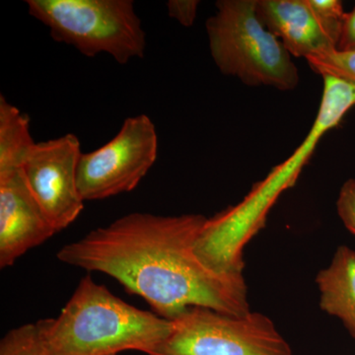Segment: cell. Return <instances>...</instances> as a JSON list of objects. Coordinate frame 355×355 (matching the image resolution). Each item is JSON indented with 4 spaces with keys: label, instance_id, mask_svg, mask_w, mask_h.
I'll list each match as a JSON object with an SVG mask.
<instances>
[{
    "label": "cell",
    "instance_id": "obj_1",
    "mask_svg": "<svg viewBox=\"0 0 355 355\" xmlns=\"http://www.w3.org/2000/svg\"><path fill=\"white\" fill-rule=\"evenodd\" d=\"M207 220L202 214L133 212L65 245L58 259L110 275L169 321L191 307L244 316L251 311L243 272L214 270L197 254Z\"/></svg>",
    "mask_w": 355,
    "mask_h": 355
},
{
    "label": "cell",
    "instance_id": "obj_2",
    "mask_svg": "<svg viewBox=\"0 0 355 355\" xmlns=\"http://www.w3.org/2000/svg\"><path fill=\"white\" fill-rule=\"evenodd\" d=\"M174 323L133 307L85 275L46 331L50 355H116L137 350L150 355Z\"/></svg>",
    "mask_w": 355,
    "mask_h": 355
},
{
    "label": "cell",
    "instance_id": "obj_3",
    "mask_svg": "<svg viewBox=\"0 0 355 355\" xmlns=\"http://www.w3.org/2000/svg\"><path fill=\"white\" fill-rule=\"evenodd\" d=\"M207 21L210 55L224 76L249 86L293 90L298 69L284 44L261 23L257 0H219Z\"/></svg>",
    "mask_w": 355,
    "mask_h": 355
},
{
    "label": "cell",
    "instance_id": "obj_4",
    "mask_svg": "<svg viewBox=\"0 0 355 355\" xmlns=\"http://www.w3.org/2000/svg\"><path fill=\"white\" fill-rule=\"evenodd\" d=\"M28 11L58 43L88 58L107 53L120 64L144 57L146 34L132 0H27Z\"/></svg>",
    "mask_w": 355,
    "mask_h": 355
},
{
    "label": "cell",
    "instance_id": "obj_5",
    "mask_svg": "<svg viewBox=\"0 0 355 355\" xmlns=\"http://www.w3.org/2000/svg\"><path fill=\"white\" fill-rule=\"evenodd\" d=\"M319 140L309 133L291 157L254 184L243 202L207 218L196 246L207 266L220 272H244V247L263 227L266 214L280 193L295 183Z\"/></svg>",
    "mask_w": 355,
    "mask_h": 355
},
{
    "label": "cell",
    "instance_id": "obj_6",
    "mask_svg": "<svg viewBox=\"0 0 355 355\" xmlns=\"http://www.w3.org/2000/svg\"><path fill=\"white\" fill-rule=\"evenodd\" d=\"M171 333L150 355H293L270 318L229 316L191 307L172 321Z\"/></svg>",
    "mask_w": 355,
    "mask_h": 355
},
{
    "label": "cell",
    "instance_id": "obj_7",
    "mask_svg": "<svg viewBox=\"0 0 355 355\" xmlns=\"http://www.w3.org/2000/svg\"><path fill=\"white\" fill-rule=\"evenodd\" d=\"M158 137L146 114L130 116L120 132L92 153L81 154L77 184L84 202L132 191L155 164Z\"/></svg>",
    "mask_w": 355,
    "mask_h": 355
},
{
    "label": "cell",
    "instance_id": "obj_8",
    "mask_svg": "<svg viewBox=\"0 0 355 355\" xmlns=\"http://www.w3.org/2000/svg\"><path fill=\"white\" fill-rule=\"evenodd\" d=\"M83 153L76 135L35 142L23 170L33 195L57 232L69 227L84 209L77 184Z\"/></svg>",
    "mask_w": 355,
    "mask_h": 355
},
{
    "label": "cell",
    "instance_id": "obj_9",
    "mask_svg": "<svg viewBox=\"0 0 355 355\" xmlns=\"http://www.w3.org/2000/svg\"><path fill=\"white\" fill-rule=\"evenodd\" d=\"M257 14L291 55L305 60L336 50L345 15L338 0H257Z\"/></svg>",
    "mask_w": 355,
    "mask_h": 355
},
{
    "label": "cell",
    "instance_id": "obj_10",
    "mask_svg": "<svg viewBox=\"0 0 355 355\" xmlns=\"http://www.w3.org/2000/svg\"><path fill=\"white\" fill-rule=\"evenodd\" d=\"M55 233L33 195L22 166H0V268L12 266Z\"/></svg>",
    "mask_w": 355,
    "mask_h": 355
},
{
    "label": "cell",
    "instance_id": "obj_11",
    "mask_svg": "<svg viewBox=\"0 0 355 355\" xmlns=\"http://www.w3.org/2000/svg\"><path fill=\"white\" fill-rule=\"evenodd\" d=\"M320 307L338 318L355 338V250L340 246L329 268L318 273Z\"/></svg>",
    "mask_w": 355,
    "mask_h": 355
},
{
    "label": "cell",
    "instance_id": "obj_12",
    "mask_svg": "<svg viewBox=\"0 0 355 355\" xmlns=\"http://www.w3.org/2000/svg\"><path fill=\"white\" fill-rule=\"evenodd\" d=\"M51 319L12 329L0 342V355H50L46 345V331Z\"/></svg>",
    "mask_w": 355,
    "mask_h": 355
},
{
    "label": "cell",
    "instance_id": "obj_13",
    "mask_svg": "<svg viewBox=\"0 0 355 355\" xmlns=\"http://www.w3.org/2000/svg\"><path fill=\"white\" fill-rule=\"evenodd\" d=\"M306 60L320 76L336 77L355 87V51L333 50Z\"/></svg>",
    "mask_w": 355,
    "mask_h": 355
},
{
    "label": "cell",
    "instance_id": "obj_14",
    "mask_svg": "<svg viewBox=\"0 0 355 355\" xmlns=\"http://www.w3.org/2000/svg\"><path fill=\"white\" fill-rule=\"evenodd\" d=\"M336 209L345 227L355 235V179L343 184L336 202Z\"/></svg>",
    "mask_w": 355,
    "mask_h": 355
},
{
    "label": "cell",
    "instance_id": "obj_15",
    "mask_svg": "<svg viewBox=\"0 0 355 355\" xmlns=\"http://www.w3.org/2000/svg\"><path fill=\"white\" fill-rule=\"evenodd\" d=\"M198 0H170L167 2L168 14L184 27H191L197 18Z\"/></svg>",
    "mask_w": 355,
    "mask_h": 355
},
{
    "label": "cell",
    "instance_id": "obj_16",
    "mask_svg": "<svg viewBox=\"0 0 355 355\" xmlns=\"http://www.w3.org/2000/svg\"><path fill=\"white\" fill-rule=\"evenodd\" d=\"M336 50L340 51H355V6L350 12H345L342 33Z\"/></svg>",
    "mask_w": 355,
    "mask_h": 355
}]
</instances>
